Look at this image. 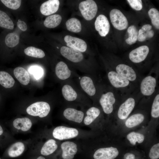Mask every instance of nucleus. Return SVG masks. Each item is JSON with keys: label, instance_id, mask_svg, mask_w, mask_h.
<instances>
[{"label": "nucleus", "instance_id": "nucleus-29", "mask_svg": "<svg viewBox=\"0 0 159 159\" xmlns=\"http://www.w3.org/2000/svg\"><path fill=\"white\" fill-rule=\"evenodd\" d=\"M144 119V115L141 113H136L130 116L126 121L125 124L128 128L136 126L141 123Z\"/></svg>", "mask_w": 159, "mask_h": 159}, {"label": "nucleus", "instance_id": "nucleus-24", "mask_svg": "<svg viewBox=\"0 0 159 159\" xmlns=\"http://www.w3.org/2000/svg\"><path fill=\"white\" fill-rule=\"evenodd\" d=\"M58 145L53 139L47 140L43 145L40 153L44 155H48L53 153L57 149Z\"/></svg>", "mask_w": 159, "mask_h": 159}, {"label": "nucleus", "instance_id": "nucleus-8", "mask_svg": "<svg viewBox=\"0 0 159 159\" xmlns=\"http://www.w3.org/2000/svg\"><path fill=\"white\" fill-rule=\"evenodd\" d=\"M115 71L130 82H134L137 80L136 72L132 67L127 64H120L117 65L115 67Z\"/></svg>", "mask_w": 159, "mask_h": 159}, {"label": "nucleus", "instance_id": "nucleus-9", "mask_svg": "<svg viewBox=\"0 0 159 159\" xmlns=\"http://www.w3.org/2000/svg\"><path fill=\"white\" fill-rule=\"evenodd\" d=\"M149 51V48L147 46H140L130 52L129 55V59L133 62L140 63L145 59Z\"/></svg>", "mask_w": 159, "mask_h": 159}, {"label": "nucleus", "instance_id": "nucleus-11", "mask_svg": "<svg viewBox=\"0 0 159 159\" xmlns=\"http://www.w3.org/2000/svg\"><path fill=\"white\" fill-rule=\"evenodd\" d=\"M95 28L101 37H105L109 33L110 25L107 17L100 14L96 18L95 23Z\"/></svg>", "mask_w": 159, "mask_h": 159}, {"label": "nucleus", "instance_id": "nucleus-26", "mask_svg": "<svg viewBox=\"0 0 159 159\" xmlns=\"http://www.w3.org/2000/svg\"><path fill=\"white\" fill-rule=\"evenodd\" d=\"M62 92L64 97L68 101H72L77 99V92L68 85H65L63 86Z\"/></svg>", "mask_w": 159, "mask_h": 159}, {"label": "nucleus", "instance_id": "nucleus-37", "mask_svg": "<svg viewBox=\"0 0 159 159\" xmlns=\"http://www.w3.org/2000/svg\"><path fill=\"white\" fill-rule=\"evenodd\" d=\"M151 115L154 118H158L159 116V94H157L155 96L153 103Z\"/></svg>", "mask_w": 159, "mask_h": 159}, {"label": "nucleus", "instance_id": "nucleus-7", "mask_svg": "<svg viewBox=\"0 0 159 159\" xmlns=\"http://www.w3.org/2000/svg\"><path fill=\"white\" fill-rule=\"evenodd\" d=\"M115 96L114 93L111 91L108 92L101 95L99 102L106 114H110L112 112L113 105L116 101Z\"/></svg>", "mask_w": 159, "mask_h": 159}, {"label": "nucleus", "instance_id": "nucleus-6", "mask_svg": "<svg viewBox=\"0 0 159 159\" xmlns=\"http://www.w3.org/2000/svg\"><path fill=\"white\" fill-rule=\"evenodd\" d=\"M107 75L111 84L115 88L125 89L130 85L131 82L130 81L121 76L115 71H109Z\"/></svg>", "mask_w": 159, "mask_h": 159}, {"label": "nucleus", "instance_id": "nucleus-38", "mask_svg": "<svg viewBox=\"0 0 159 159\" xmlns=\"http://www.w3.org/2000/svg\"><path fill=\"white\" fill-rule=\"evenodd\" d=\"M1 2L8 8L13 10H16L20 6L21 0H1Z\"/></svg>", "mask_w": 159, "mask_h": 159}, {"label": "nucleus", "instance_id": "nucleus-41", "mask_svg": "<svg viewBox=\"0 0 159 159\" xmlns=\"http://www.w3.org/2000/svg\"><path fill=\"white\" fill-rule=\"evenodd\" d=\"M30 70V72L32 73L35 78L37 79L40 77L42 74V69L37 66L32 67Z\"/></svg>", "mask_w": 159, "mask_h": 159}, {"label": "nucleus", "instance_id": "nucleus-43", "mask_svg": "<svg viewBox=\"0 0 159 159\" xmlns=\"http://www.w3.org/2000/svg\"><path fill=\"white\" fill-rule=\"evenodd\" d=\"M124 159H135V155L132 153H127L124 155Z\"/></svg>", "mask_w": 159, "mask_h": 159}, {"label": "nucleus", "instance_id": "nucleus-16", "mask_svg": "<svg viewBox=\"0 0 159 159\" xmlns=\"http://www.w3.org/2000/svg\"><path fill=\"white\" fill-rule=\"evenodd\" d=\"M60 4L58 0H49L42 4L40 11L43 15H49L55 13L59 9Z\"/></svg>", "mask_w": 159, "mask_h": 159}, {"label": "nucleus", "instance_id": "nucleus-35", "mask_svg": "<svg viewBox=\"0 0 159 159\" xmlns=\"http://www.w3.org/2000/svg\"><path fill=\"white\" fill-rule=\"evenodd\" d=\"M127 138L131 144L135 145L136 142L139 143H142L144 140L145 137L142 134L132 132L127 135Z\"/></svg>", "mask_w": 159, "mask_h": 159}, {"label": "nucleus", "instance_id": "nucleus-21", "mask_svg": "<svg viewBox=\"0 0 159 159\" xmlns=\"http://www.w3.org/2000/svg\"><path fill=\"white\" fill-rule=\"evenodd\" d=\"M14 74L17 79L22 85H26L29 83V75L24 68L21 67H16L14 69Z\"/></svg>", "mask_w": 159, "mask_h": 159}, {"label": "nucleus", "instance_id": "nucleus-30", "mask_svg": "<svg viewBox=\"0 0 159 159\" xmlns=\"http://www.w3.org/2000/svg\"><path fill=\"white\" fill-rule=\"evenodd\" d=\"M65 24L67 29L71 32L77 33L80 32L81 30V22L76 18H72L68 19Z\"/></svg>", "mask_w": 159, "mask_h": 159}, {"label": "nucleus", "instance_id": "nucleus-32", "mask_svg": "<svg viewBox=\"0 0 159 159\" xmlns=\"http://www.w3.org/2000/svg\"><path fill=\"white\" fill-rule=\"evenodd\" d=\"M24 52L27 56L37 58H42L45 55L42 50L32 46L29 47L25 49L24 50Z\"/></svg>", "mask_w": 159, "mask_h": 159}, {"label": "nucleus", "instance_id": "nucleus-46", "mask_svg": "<svg viewBox=\"0 0 159 159\" xmlns=\"http://www.w3.org/2000/svg\"><path fill=\"white\" fill-rule=\"evenodd\" d=\"M0 159H1L0 158Z\"/></svg>", "mask_w": 159, "mask_h": 159}, {"label": "nucleus", "instance_id": "nucleus-31", "mask_svg": "<svg viewBox=\"0 0 159 159\" xmlns=\"http://www.w3.org/2000/svg\"><path fill=\"white\" fill-rule=\"evenodd\" d=\"M0 26L9 29H13L14 27L13 23L9 16L0 10Z\"/></svg>", "mask_w": 159, "mask_h": 159}, {"label": "nucleus", "instance_id": "nucleus-1", "mask_svg": "<svg viewBox=\"0 0 159 159\" xmlns=\"http://www.w3.org/2000/svg\"><path fill=\"white\" fill-rule=\"evenodd\" d=\"M50 110V107L47 102H38L33 103L29 107L26 112L29 115L33 116H38L41 118L47 116Z\"/></svg>", "mask_w": 159, "mask_h": 159}, {"label": "nucleus", "instance_id": "nucleus-45", "mask_svg": "<svg viewBox=\"0 0 159 159\" xmlns=\"http://www.w3.org/2000/svg\"><path fill=\"white\" fill-rule=\"evenodd\" d=\"M37 159H45V158L43 157L40 156L38 157Z\"/></svg>", "mask_w": 159, "mask_h": 159}, {"label": "nucleus", "instance_id": "nucleus-18", "mask_svg": "<svg viewBox=\"0 0 159 159\" xmlns=\"http://www.w3.org/2000/svg\"><path fill=\"white\" fill-rule=\"evenodd\" d=\"M80 83L82 89L87 94L90 96L95 95L96 88L90 77L87 76L82 77L80 80Z\"/></svg>", "mask_w": 159, "mask_h": 159}, {"label": "nucleus", "instance_id": "nucleus-22", "mask_svg": "<svg viewBox=\"0 0 159 159\" xmlns=\"http://www.w3.org/2000/svg\"><path fill=\"white\" fill-rule=\"evenodd\" d=\"M152 26L149 24H146L143 26L138 32V40L140 42L145 41L147 38L153 37L154 32L151 29Z\"/></svg>", "mask_w": 159, "mask_h": 159}, {"label": "nucleus", "instance_id": "nucleus-3", "mask_svg": "<svg viewBox=\"0 0 159 159\" xmlns=\"http://www.w3.org/2000/svg\"><path fill=\"white\" fill-rule=\"evenodd\" d=\"M78 134L79 131L76 129L62 126L56 127L52 132L53 137L59 140L73 138Z\"/></svg>", "mask_w": 159, "mask_h": 159}, {"label": "nucleus", "instance_id": "nucleus-34", "mask_svg": "<svg viewBox=\"0 0 159 159\" xmlns=\"http://www.w3.org/2000/svg\"><path fill=\"white\" fill-rule=\"evenodd\" d=\"M19 37L16 33H10L6 36L5 42L6 45L9 47H13L19 43Z\"/></svg>", "mask_w": 159, "mask_h": 159}, {"label": "nucleus", "instance_id": "nucleus-27", "mask_svg": "<svg viewBox=\"0 0 159 159\" xmlns=\"http://www.w3.org/2000/svg\"><path fill=\"white\" fill-rule=\"evenodd\" d=\"M15 81L8 73L0 71V84L5 88H10L13 86Z\"/></svg>", "mask_w": 159, "mask_h": 159}, {"label": "nucleus", "instance_id": "nucleus-14", "mask_svg": "<svg viewBox=\"0 0 159 159\" xmlns=\"http://www.w3.org/2000/svg\"><path fill=\"white\" fill-rule=\"evenodd\" d=\"M135 100L133 97H129L120 106L117 112L118 117L121 120L126 119L133 109Z\"/></svg>", "mask_w": 159, "mask_h": 159}, {"label": "nucleus", "instance_id": "nucleus-44", "mask_svg": "<svg viewBox=\"0 0 159 159\" xmlns=\"http://www.w3.org/2000/svg\"><path fill=\"white\" fill-rule=\"evenodd\" d=\"M3 132V129L1 127V126L0 125V135H1Z\"/></svg>", "mask_w": 159, "mask_h": 159}, {"label": "nucleus", "instance_id": "nucleus-5", "mask_svg": "<svg viewBox=\"0 0 159 159\" xmlns=\"http://www.w3.org/2000/svg\"><path fill=\"white\" fill-rule=\"evenodd\" d=\"M156 78L151 75L144 77L140 84V89L141 94L145 96H150L154 93L156 86Z\"/></svg>", "mask_w": 159, "mask_h": 159}, {"label": "nucleus", "instance_id": "nucleus-25", "mask_svg": "<svg viewBox=\"0 0 159 159\" xmlns=\"http://www.w3.org/2000/svg\"><path fill=\"white\" fill-rule=\"evenodd\" d=\"M62 20V17L60 15L54 14L47 17L44 21V24L47 28H53L60 24Z\"/></svg>", "mask_w": 159, "mask_h": 159}, {"label": "nucleus", "instance_id": "nucleus-2", "mask_svg": "<svg viewBox=\"0 0 159 159\" xmlns=\"http://www.w3.org/2000/svg\"><path fill=\"white\" fill-rule=\"evenodd\" d=\"M79 9L83 17L87 20H92L96 15L98 8L96 2L92 0H87L81 2Z\"/></svg>", "mask_w": 159, "mask_h": 159}, {"label": "nucleus", "instance_id": "nucleus-33", "mask_svg": "<svg viewBox=\"0 0 159 159\" xmlns=\"http://www.w3.org/2000/svg\"><path fill=\"white\" fill-rule=\"evenodd\" d=\"M129 37L125 41L127 44L132 45L135 44L136 42L138 35V32L136 26L133 25H131L127 29Z\"/></svg>", "mask_w": 159, "mask_h": 159}, {"label": "nucleus", "instance_id": "nucleus-36", "mask_svg": "<svg viewBox=\"0 0 159 159\" xmlns=\"http://www.w3.org/2000/svg\"><path fill=\"white\" fill-rule=\"evenodd\" d=\"M149 16L153 25L157 29H159V12L156 9L152 8L148 11Z\"/></svg>", "mask_w": 159, "mask_h": 159}, {"label": "nucleus", "instance_id": "nucleus-17", "mask_svg": "<svg viewBox=\"0 0 159 159\" xmlns=\"http://www.w3.org/2000/svg\"><path fill=\"white\" fill-rule=\"evenodd\" d=\"M63 114L67 119L78 123H80L82 121L84 116L83 112L72 108L65 109Z\"/></svg>", "mask_w": 159, "mask_h": 159}, {"label": "nucleus", "instance_id": "nucleus-39", "mask_svg": "<svg viewBox=\"0 0 159 159\" xmlns=\"http://www.w3.org/2000/svg\"><path fill=\"white\" fill-rule=\"evenodd\" d=\"M149 156L151 159H158L159 158V143L153 145L150 149Z\"/></svg>", "mask_w": 159, "mask_h": 159}, {"label": "nucleus", "instance_id": "nucleus-15", "mask_svg": "<svg viewBox=\"0 0 159 159\" xmlns=\"http://www.w3.org/2000/svg\"><path fill=\"white\" fill-rule=\"evenodd\" d=\"M62 150V157L64 159H72L77 153V145L71 141H66L61 145Z\"/></svg>", "mask_w": 159, "mask_h": 159}, {"label": "nucleus", "instance_id": "nucleus-20", "mask_svg": "<svg viewBox=\"0 0 159 159\" xmlns=\"http://www.w3.org/2000/svg\"><path fill=\"white\" fill-rule=\"evenodd\" d=\"M13 125L15 129L26 132L30 129L32 123L30 119L28 117L18 118L13 121Z\"/></svg>", "mask_w": 159, "mask_h": 159}, {"label": "nucleus", "instance_id": "nucleus-42", "mask_svg": "<svg viewBox=\"0 0 159 159\" xmlns=\"http://www.w3.org/2000/svg\"><path fill=\"white\" fill-rule=\"evenodd\" d=\"M17 25L19 28L23 31H25L27 29V26L26 23L20 19L18 20Z\"/></svg>", "mask_w": 159, "mask_h": 159}, {"label": "nucleus", "instance_id": "nucleus-4", "mask_svg": "<svg viewBox=\"0 0 159 159\" xmlns=\"http://www.w3.org/2000/svg\"><path fill=\"white\" fill-rule=\"evenodd\" d=\"M110 16L113 26L117 29L122 30L127 28V19L120 10L117 9L112 10L110 13Z\"/></svg>", "mask_w": 159, "mask_h": 159}, {"label": "nucleus", "instance_id": "nucleus-23", "mask_svg": "<svg viewBox=\"0 0 159 159\" xmlns=\"http://www.w3.org/2000/svg\"><path fill=\"white\" fill-rule=\"evenodd\" d=\"M25 148L24 143L17 142L12 144L8 150L9 156L12 158L16 157L21 155L24 152Z\"/></svg>", "mask_w": 159, "mask_h": 159}, {"label": "nucleus", "instance_id": "nucleus-12", "mask_svg": "<svg viewBox=\"0 0 159 159\" xmlns=\"http://www.w3.org/2000/svg\"><path fill=\"white\" fill-rule=\"evenodd\" d=\"M118 154L116 148L112 147L102 148L95 151L93 158L95 159H114Z\"/></svg>", "mask_w": 159, "mask_h": 159}, {"label": "nucleus", "instance_id": "nucleus-13", "mask_svg": "<svg viewBox=\"0 0 159 159\" xmlns=\"http://www.w3.org/2000/svg\"><path fill=\"white\" fill-rule=\"evenodd\" d=\"M64 39L67 47L74 49L80 52H84L87 50V44L82 39L67 35L65 36Z\"/></svg>", "mask_w": 159, "mask_h": 159}, {"label": "nucleus", "instance_id": "nucleus-28", "mask_svg": "<svg viewBox=\"0 0 159 159\" xmlns=\"http://www.w3.org/2000/svg\"><path fill=\"white\" fill-rule=\"evenodd\" d=\"M100 110L95 107H92L89 108L86 112L87 116L84 120V123L86 125L91 123L100 115Z\"/></svg>", "mask_w": 159, "mask_h": 159}, {"label": "nucleus", "instance_id": "nucleus-19", "mask_svg": "<svg viewBox=\"0 0 159 159\" xmlns=\"http://www.w3.org/2000/svg\"><path fill=\"white\" fill-rule=\"evenodd\" d=\"M55 74L57 77L61 80H65L70 77L71 72L67 64L63 61H60L56 65Z\"/></svg>", "mask_w": 159, "mask_h": 159}, {"label": "nucleus", "instance_id": "nucleus-40", "mask_svg": "<svg viewBox=\"0 0 159 159\" xmlns=\"http://www.w3.org/2000/svg\"><path fill=\"white\" fill-rule=\"evenodd\" d=\"M127 1L133 9L137 11H139L142 9L143 6L141 0H127Z\"/></svg>", "mask_w": 159, "mask_h": 159}, {"label": "nucleus", "instance_id": "nucleus-10", "mask_svg": "<svg viewBox=\"0 0 159 159\" xmlns=\"http://www.w3.org/2000/svg\"><path fill=\"white\" fill-rule=\"evenodd\" d=\"M60 52L64 57L73 62H80L83 59V55L81 52L67 47H62Z\"/></svg>", "mask_w": 159, "mask_h": 159}]
</instances>
